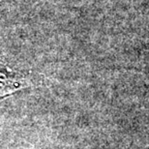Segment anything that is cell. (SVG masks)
I'll return each mask as SVG.
<instances>
[{
	"label": "cell",
	"instance_id": "cell-1",
	"mask_svg": "<svg viewBox=\"0 0 149 149\" xmlns=\"http://www.w3.org/2000/svg\"><path fill=\"white\" fill-rule=\"evenodd\" d=\"M47 79L36 73H22L1 69V97H6L17 89L31 85H42Z\"/></svg>",
	"mask_w": 149,
	"mask_h": 149
}]
</instances>
